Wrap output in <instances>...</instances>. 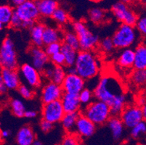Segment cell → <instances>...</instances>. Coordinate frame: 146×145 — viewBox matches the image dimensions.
I'll return each instance as SVG.
<instances>
[{
	"label": "cell",
	"mask_w": 146,
	"mask_h": 145,
	"mask_svg": "<svg viewBox=\"0 0 146 145\" xmlns=\"http://www.w3.org/2000/svg\"><path fill=\"white\" fill-rule=\"evenodd\" d=\"M93 94L95 99L103 101L111 106L116 99L124 95V93L119 80L107 74L100 78Z\"/></svg>",
	"instance_id": "cell-1"
},
{
	"label": "cell",
	"mask_w": 146,
	"mask_h": 145,
	"mask_svg": "<svg viewBox=\"0 0 146 145\" xmlns=\"http://www.w3.org/2000/svg\"><path fill=\"white\" fill-rule=\"evenodd\" d=\"M74 66L78 75L85 81L96 77L100 70V62L92 51H79Z\"/></svg>",
	"instance_id": "cell-2"
},
{
	"label": "cell",
	"mask_w": 146,
	"mask_h": 145,
	"mask_svg": "<svg viewBox=\"0 0 146 145\" xmlns=\"http://www.w3.org/2000/svg\"><path fill=\"white\" fill-rule=\"evenodd\" d=\"M82 114L93 122L96 126L108 123L112 117L110 106L103 101L96 99L85 107Z\"/></svg>",
	"instance_id": "cell-3"
},
{
	"label": "cell",
	"mask_w": 146,
	"mask_h": 145,
	"mask_svg": "<svg viewBox=\"0 0 146 145\" xmlns=\"http://www.w3.org/2000/svg\"><path fill=\"white\" fill-rule=\"evenodd\" d=\"M137 32L135 26L121 24L112 36L115 48L124 50L131 47L137 40Z\"/></svg>",
	"instance_id": "cell-4"
},
{
	"label": "cell",
	"mask_w": 146,
	"mask_h": 145,
	"mask_svg": "<svg viewBox=\"0 0 146 145\" xmlns=\"http://www.w3.org/2000/svg\"><path fill=\"white\" fill-rule=\"evenodd\" d=\"M73 30L78 36L81 50L92 51L99 44V37L89 29L83 21H76L73 23Z\"/></svg>",
	"instance_id": "cell-5"
},
{
	"label": "cell",
	"mask_w": 146,
	"mask_h": 145,
	"mask_svg": "<svg viewBox=\"0 0 146 145\" xmlns=\"http://www.w3.org/2000/svg\"><path fill=\"white\" fill-rule=\"evenodd\" d=\"M15 13L23 22V28H31L39 18V12L36 2L34 0H27L24 3L17 7Z\"/></svg>",
	"instance_id": "cell-6"
},
{
	"label": "cell",
	"mask_w": 146,
	"mask_h": 145,
	"mask_svg": "<svg viewBox=\"0 0 146 145\" xmlns=\"http://www.w3.org/2000/svg\"><path fill=\"white\" fill-rule=\"evenodd\" d=\"M0 62L2 68L17 70L18 56L13 40L9 37L3 39L0 48Z\"/></svg>",
	"instance_id": "cell-7"
},
{
	"label": "cell",
	"mask_w": 146,
	"mask_h": 145,
	"mask_svg": "<svg viewBox=\"0 0 146 145\" xmlns=\"http://www.w3.org/2000/svg\"><path fill=\"white\" fill-rule=\"evenodd\" d=\"M111 11L115 18L122 24L132 26H136L139 18L127 4L124 3L121 1L116 2L111 7Z\"/></svg>",
	"instance_id": "cell-8"
},
{
	"label": "cell",
	"mask_w": 146,
	"mask_h": 145,
	"mask_svg": "<svg viewBox=\"0 0 146 145\" xmlns=\"http://www.w3.org/2000/svg\"><path fill=\"white\" fill-rule=\"evenodd\" d=\"M66 112L60 100L44 104L42 106V119L46 120L53 124L61 122Z\"/></svg>",
	"instance_id": "cell-9"
},
{
	"label": "cell",
	"mask_w": 146,
	"mask_h": 145,
	"mask_svg": "<svg viewBox=\"0 0 146 145\" xmlns=\"http://www.w3.org/2000/svg\"><path fill=\"white\" fill-rule=\"evenodd\" d=\"M119 117L124 126L130 129L144 121L143 109L137 105L126 106Z\"/></svg>",
	"instance_id": "cell-10"
},
{
	"label": "cell",
	"mask_w": 146,
	"mask_h": 145,
	"mask_svg": "<svg viewBox=\"0 0 146 145\" xmlns=\"http://www.w3.org/2000/svg\"><path fill=\"white\" fill-rule=\"evenodd\" d=\"M19 73L29 86L34 89L40 87L42 84V73L31 64H23L20 67Z\"/></svg>",
	"instance_id": "cell-11"
},
{
	"label": "cell",
	"mask_w": 146,
	"mask_h": 145,
	"mask_svg": "<svg viewBox=\"0 0 146 145\" xmlns=\"http://www.w3.org/2000/svg\"><path fill=\"white\" fill-rule=\"evenodd\" d=\"M64 91L61 85L48 81L44 85L41 92V100L43 105L60 100Z\"/></svg>",
	"instance_id": "cell-12"
},
{
	"label": "cell",
	"mask_w": 146,
	"mask_h": 145,
	"mask_svg": "<svg viewBox=\"0 0 146 145\" xmlns=\"http://www.w3.org/2000/svg\"><path fill=\"white\" fill-rule=\"evenodd\" d=\"M29 54L31 60V65L41 73L50 63V57L47 54L45 50L42 47L33 46L29 49Z\"/></svg>",
	"instance_id": "cell-13"
},
{
	"label": "cell",
	"mask_w": 146,
	"mask_h": 145,
	"mask_svg": "<svg viewBox=\"0 0 146 145\" xmlns=\"http://www.w3.org/2000/svg\"><path fill=\"white\" fill-rule=\"evenodd\" d=\"M85 80L78 74H67L62 83V88L65 93L79 94L84 89Z\"/></svg>",
	"instance_id": "cell-14"
},
{
	"label": "cell",
	"mask_w": 146,
	"mask_h": 145,
	"mask_svg": "<svg viewBox=\"0 0 146 145\" xmlns=\"http://www.w3.org/2000/svg\"><path fill=\"white\" fill-rule=\"evenodd\" d=\"M21 77L17 70L2 68L0 81L3 82L8 90L18 89L21 85Z\"/></svg>",
	"instance_id": "cell-15"
},
{
	"label": "cell",
	"mask_w": 146,
	"mask_h": 145,
	"mask_svg": "<svg viewBox=\"0 0 146 145\" xmlns=\"http://www.w3.org/2000/svg\"><path fill=\"white\" fill-rule=\"evenodd\" d=\"M96 130V125L85 115L81 113L76 122L75 134L79 136L90 137L93 135Z\"/></svg>",
	"instance_id": "cell-16"
},
{
	"label": "cell",
	"mask_w": 146,
	"mask_h": 145,
	"mask_svg": "<svg viewBox=\"0 0 146 145\" xmlns=\"http://www.w3.org/2000/svg\"><path fill=\"white\" fill-rule=\"evenodd\" d=\"M60 101L66 113H79L82 103L79 99V94L64 92Z\"/></svg>",
	"instance_id": "cell-17"
},
{
	"label": "cell",
	"mask_w": 146,
	"mask_h": 145,
	"mask_svg": "<svg viewBox=\"0 0 146 145\" xmlns=\"http://www.w3.org/2000/svg\"><path fill=\"white\" fill-rule=\"evenodd\" d=\"M15 140L18 145H33L36 140L35 133L31 126H23L17 133Z\"/></svg>",
	"instance_id": "cell-18"
},
{
	"label": "cell",
	"mask_w": 146,
	"mask_h": 145,
	"mask_svg": "<svg viewBox=\"0 0 146 145\" xmlns=\"http://www.w3.org/2000/svg\"><path fill=\"white\" fill-rule=\"evenodd\" d=\"M36 2L39 14L44 18L52 17L53 13L59 7L56 0H36Z\"/></svg>",
	"instance_id": "cell-19"
},
{
	"label": "cell",
	"mask_w": 146,
	"mask_h": 145,
	"mask_svg": "<svg viewBox=\"0 0 146 145\" xmlns=\"http://www.w3.org/2000/svg\"><path fill=\"white\" fill-rule=\"evenodd\" d=\"M46 26L43 23H37L30 28L31 40L33 46L42 47L44 45L43 36Z\"/></svg>",
	"instance_id": "cell-20"
},
{
	"label": "cell",
	"mask_w": 146,
	"mask_h": 145,
	"mask_svg": "<svg viewBox=\"0 0 146 145\" xmlns=\"http://www.w3.org/2000/svg\"><path fill=\"white\" fill-rule=\"evenodd\" d=\"M135 70H146V44H139L135 49Z\"/></svg>",
	"instance_id": "cell-21"
},
{
	"label": "cell",
	"mask_w": 146,
	"mask_h": 145,
	"mask_svg": "<svg viewBox=\"0 0 146 145\" xmlns=\"http://www.w3.org/2000/svg\"><path fill=\"white\" fill-rule=\"evenodd\" d=\"M118 64L123 68H132L135 64V50L132 48L124 49L118 58Z\"/></svg>",
	"instance_id": "cell-22"
},
{
	"label": "cell",
	"mask_w": 146,
	"mask_h": 145,
	"mask_svg": "<svg viewBox=\"0 0 146 145\" xmlns=\"http://www.w3.org/2000/svg\"><path fill=\"white\" fill-rule=\"evenodd\" d=\"M63 39V34L58 29L52 27H46L43 36L44 45L47 46L53 43L62 42Z\"/></svg>",
	"instance_id": "cell-23"
},
{
	"label": "cell",
	"mask_w": 146,
	"mask_h": 145,
	"mask_svg": "<svg viewBox=\"0 0 146 145\" xmlns=\"http://www.w3.org/2000/svg\"><path fill=\"white\" fill-rule=\"evenodd\" d=\"M108 126L111 131L113 137L119 139L123 135L124 125L119 116H112L108 122Z\"/></svg>",
	"instance_id": "cell-24"
},
{
	"label": "cell",
	"mask_w": 146,
	"mask_h": 145,
	"mask_svg": "<svg viewBox=\"0 0 146 145\" xmlns=\"http://www.w3.org/2000/svg\"><path fill=\"white\" fill-rule=\"evenodd\" d=\"M81 113H66L61 121V123L65 131L68 134H74L76 122Z\"/></svg>",
	"instance_id": "cell-25"
},
{
	"label": "cell",
	"mask_w": 146,
	"mask_h": 145,
	"mask_svg": "<svg viewBox=\"0 0 146 145\" xmlns=\"http://www.w3.org/2000/svg\"><path fill=\"white\" fill-rule=\"evenodd\" d=\"M15 10L12 6L8 5H2L0 7V28L10 26L12 18L14 15Z\"/></svg>",
	"instance_id": "cell-26"
},
{
	"label": "cell",
	"mask_w": 146,
	"mask_h": 145,
	"mask_svg": "<svg viewBox=\"0 0 146 145\" xmlns=\"http://www.w3.org/2000/svg\"><path fill=\"white\" fill-rule=\"evenodd\" d=\"M61 52L63 53L66 60V67H71V66H75V63L76 62L79 51L76 50L74 48L71 47L68 45L63 43L62 49H61Z\"/></svg>",
	"instance_id": "cell-27"
},
{
	"label": "cell",
	"mask_w": 146,
	"mask_h": 145,
	"mask_svg": "<svg viewBox=\"0 0 146 145\" xmlns=\"http://www.w3.org/2000/svg\"><path fill=\"white\" fill-rule=\"evenodd\" d=\"M63 43L68 45L77 51L81 50L79 37L74 30L73 31L68 30V31H66V33H63Z\"/></svg>",
	"instance_id": "cell-28"
},
{
	"label": "cell",
	"mask_w": 146,
	"mask_h": 145,
	"mask_svg": "<svg viewBox=\"0 0 146 145\" xmlns=\"http://www.w3.org/2000/svg\"><path fill=\"white\" fill-rule=\"evenodd\" d=\"M10 107L12 113L14 115L18 118H22L25 116L26 113V107L23 101L19 99H13L10 101Z\"/></svg>",
	"instance_id": "cell-29"
},
{
	"label": "cell",
	"mask_w": 146,
	"mask_h": 145,
	"mask_svg": "<svg viewBox=\"0 0 146 145\" xmlns=\"http://www.w3.org/2000/svg\"><path fill=\"white\" fill-rule=\"evenodd\" d=\"M132 82L139 87L146 86V70H135L131 75Z\"/></svg>",
	"instance_id": "cell-30"
},
{
	"label": "cell",
	"mask_w": 146,
	"mask_h": 145,
	"mask_svg": "<svg viewBox=\"0 0 146 145\" xmlns=\"http://www.w3.org/2000/svg\"><path fill=\"white\" fill-rule=\"evenodd\" d=\"M66 75H67L66 70L65 68H63V66H54L52 76L50 81L57 83L58 85H62Z\"/></svg>",
	"instance_id": "cell-31"
},
{
	"label": "cell",
	"mask_w": 146,
	"mask_h": 145,
	"mask_svg": "<svg viewBox=\"0 0 146 145\" xmlns=\"http://www.w3.org/2000/svg\"><path fill=\"white\" fill-rule=\"evenodd\" d=\"M89 16L92 22L95 24H100L103 23L106 17L104 10L99 7L92 8V10H90Z\"/></svg>",
	"instance_id": "cell-32"
},
{
	"label": "cell",
	"mask_w": 146,
	"mask_h": 145,
	"mask_svg": "<svg viewBox=\"0 0 146 145\" xmlns=\"http://www.w3.org/2000/svg\"><path fill=\"white\" fill-rule=\"evenodd\" d=\"M52 18L58 24L63 26L67 23L69 20V16L67 12L63 8L58 7L55 13H53Z\"/></svg>",
	"instance_id": "cell-33"
},
{
	"label": "cell",
	"mask_w": 146,
	"mask_h": 145,
	"mask_svg": "<svg viewBox=\"0 0 146 145\" xmlns=\"http://www.w3.org/2000/svg\"><path fill=\"white\" fill-rule=\"evenodd\" d=\"M130 134L134 139H139L143 136L146 135V122L143 121L131 128Z\"/></svg>",
	"instance_id": "cell-34"
},
{
	"label": "cell",
	"mask_w": 146,
	"mask_h": 145,
	"mask_svg": "<svg viewBox=\"0 0 146 145\" xmlns=\"http://www.w3.org/2000/svg\"><path fill=\"white\" fill-rule=\"evenodd\" d=\"M58 145H82L80 138L76 134H68Z\"/></svg>",
	"instance_id": "cell-35"
},
{
	"label": "cell",
	"mask_w": 146,
	"mask_h": 145,
	"mask_svg": "<svg viewBox=\"0 0 146 145\" xmlns=\"http://www.w3.org/2000/svg\"><path fill=\"white\" fill-rule=\"evenodd\" d=\"M79 97L81 103H82V105H83L86 106L91 103L92 102L93 97H95L93 92L89 89H85V88L79 93Z\"/></svg>",
	"instance_id": "cell-36"
},
{
	"label": "cell",
	"mask_w": 146,
	"mask_h": 145,
	"mask_svg": "<svg viewBox=\"0 0 146 145\" xmlns=\"http://www.w3.org/2000/svg\"><path fill=\"white\" fill-rule=\"evenodd\" d=\"M99 45L102 51L106 54H109V53L112 52L113 49L115 48L112 38H108V37L103 38Z\"/></svg>",
	"instance_id": "cell-37"
},
{
	"label": "cell",
	"mask_w": 146,
	"mask_h": 145,
	"mask_svg": "<svg viewBox=\"0 0 146 145\" xmlns=\"http://www.w3.org/2000/svg\"><path fill=\"white\" fill-rule=\"evenodd\" d=\"M18 90L20 95L24 99H30L34 97V91L30 86H26L25 84H21Z\"/></svg>",
	"instance_id": "cell-38"
},
{
	"label": "cell",
	"mask_w": 146,
	"mask_h": 145,
	"mask_svg": "<svg viewBox=\"0 0 146 145\" xmlns=\"http://www.w3.org/2000/svg\"><path fill=\"white\" fill-rule=\"evenodd\" d=\"M63 43L62 42H57V43H53L51 44H49L45 47V51L47 52L50 57L57 54L58 52H60L61 49H62Z\"/></svg>",
	"instance_id": "cell-39"
},
{
	"label": "cell",
	"mask_w": 146,
	"mask_h": 145,
	"mask_svg": "<svg viewBox=\"0 0 146 145\" xmlns=\"http://www.w3.org/2000/svg\"><path fill=\"white\" fill-rule=\"evenodd\" d=\"M135 28L142 36L146 38V15L141 16L138 18Z\"/></svg>",
	"instance_id": "cell-40"
},
{
	"label": "cell",
	"mask_w": 146,
	"mask_h": 145,
	"mask_svg": "<svg viewBox=\"0 0 146 145\" xmlns=\"http://www.w3.org/2000/svg\"><path fill=\"white\" fill-rule=\"evenodd\" d=\"M50 62L54 66H66V60L65 57L62 52H58L57 54L50 57Z\"/></svg>",
	"instance_id": "cell-41"
},
{
	"label": "cell",
	"mask_w": 146,
	"mask_h": 145,
	"mask_svg": "<svg viewBox=\"0 0 146 145\" xmlns=\"http://www.w3.org/2000/svg\"><path fill=\"white\" fill-rule=\"evenodd\" d=\"M10 26L13 28L16 29V30L23 28V22L21 18L15 13H14V15H13V18H12Z\"/></svg>",
	"instance_id": "cell-42"
},
{
	"label": "cell",
	"mask_w": 146,
	"mask_h": 145,
	"mask_svg": "<svg viewBox=\"0 0 146 145\" xmlns=\"http://www.w3.org/2000/svg\"><path fill=\"white\" fill-rule=\"evenodd\" d=\"M40 128L44 133H48L53 128V123L42 119L40 122Z\"/></svg>",
	"instance_id": "cell-43"
},
{
	"label": "cell",
	"mask_w": 146,
	"mask_h": 145,
	"mask_svg": "<svg viewBox=\"0 0 146 145\" xmlns=\"http://www.w3.org/2000/svg\"><path fill=\"white\" fill-rule=\"evenodd\" d=\"M54 66H54L53 64L50 63L42 73V75H43L45 78H47V80H49L50 81L52 78V76L53 70H54Z\"/></svg>",
	"instance_id": "cell-44"
},
{
	"label": "cell",
	"mask_w": 146,
	"mask_h": 145,
	"mask_svg": "<svg viewBox=\"0 0 146 145\" xmlns=\"http://www.w3.org/2000/svg\"><path fill=\"white\" fill-rule=\"evenodd\" d=\"M37 115V113L34 110H26V113H25V117L28 118H35L36 116Z\"/></svg>",
	"instance_id": "cell-45"
},
{
	"label": "cell",
	"mask_w": 146,
	"mask_h": 145,
	"mask_svg": "<svg viewBox=\"0 0 146 145\" xmlns=\"http://www.w3.org/2000/svg\"><path fill=\"white\" fill-rule=\"evenodd\" d=\"M146 104V99L144 97H140L137 101V105L143 107Z\"/></svg>",
	"instance_id": "cell-46"
},
{
	"label": "cell",
	"mask_w": 146,
	"mask_h": 145,
	"mask_svg": "<svg viewBox=\"0 0 146 145\" xmlns=\"http://www.w3.org/2000/svg\"><path fill=\"white\" fill-rule=\"evenodd\" d=\"M67 74H77L75 66H71V67H66V68Z\"/></svg>",
	"instance_id": "cell-47"
},
{
	"label": "cell",
	"mask_w": 146,
	"mask_h": 145,
	"mask_svg": "<svg viewBox=\"0 0 146 145\" xmlns=\"http://www.w3.org/2000/svg\"><path fill=\"white\" fill-rule=\"evenodd\" d=\"M7 88L5 86V85L4 84L3 82L0 81V91H1V94H5L7 91Z\"/></svg>",
	"instance_id": "cell-48"
},
{
	"label": "cell",
	"mask_w": 146,
	"mask_h": 145,
	"mask_svg": "<svg viewBox=\"0 0 146 145\" xmlns=\"http://www.w3.org/2000/svg\"><path fill=\"white\" fill-rule=\"evenodd\" d=\"M26 1H27V0H12V2H13V5H15V6L17 7L19 6V5H22L23 3H24Z\"/></svg>",
	"instance_id": "cell-49"
},
{
	"label": "cell",
	"mask_w": 146,
	"mask_h": 145,
	"mask_svg": "<svg viewBox=\"0 0 146 145\" xmlns=\"http://www.w3.org/2000/svg\"><path fill=\"white\" fill-rule=\"evenodd\" d=\"M1 134H2V137L4 138V139H7V138L9 137V136L10 135V132L8 130H2V132H1Z\"/></svg>",
	"instance_id": "cell-50"
},
{
	"label": "cell",
	"mask_w": 146,
	"mask_h": 145,
	"mask_svg": "<svg viewBox=\"0 0 146 145\" xmlns=\"http://www.w3.org/2000/svg\"><path fill=\"white\" fill-rule=\"evenodd\" d=\"M143 109V118H144V121L146 122V104L142 107Z\"/></svg>",
	"instance_id": "cell-51"
},
{
	"label": "cell",
	"mask_w": 146,
	"mask_h": 145,
	"mask_svg": "<svg viewBox=\"0 0 146 145\" xmlns=\"http://www.w3.org/2000/svg\"><path fill=\"white\" fill-rule=\"evenodd\" d=\"M122 2H124L125 4H129L130 2H135V1H137V0H121Z\"/></svg>",
	"instance_id": "cell-52"
},
{
	"label": "cell",
	"mask_w": 146,
	"mask_h": 145,
	"mask_svg": "<svg viewBox=\"0 0 146 145\" xmlns=\"http://www.w3.org/2000/svg\"><path fill=\"white\" fill-rule=\"evenodd\" d=\"M33 145H43V144H42V142H40V141L35 140V142H34Z\"/></svg>",
	"instance_id": "cell-53"
},
{
	"label": "cell",
	"mask_w": 146,
	"mask_h": 145,
	"mask_svg": "<svg viewBox=\"0 0 146 145\" xmlns=\"http://www.w3.org/2000/svg\"><path fill=\"white\" fill-rule=\"evenodd\" d=\"M140 2H142V4H143V5H145V6L146 7V0H140Z\"/></svg>",
	"instance_id": "cell-54"
},
{
	"label": "cell",
	"mask_w": 146,
	"mask_h": 145,
	"mask_svg": "<svg viewBox=\"0 0 146 145\" xmlns=\"http://www.w3.org/2000/svg\"><path fill=\"white\" fill-rule=\"evenodd\" d=\"M90 1H92V2H101V1H103V0H90Z\"/></svg>",
	"instance_id": "cell-55"
},
{
	"label": "cell",
	"mask_w": 146,
	"mask_h": 145,
	"mask_svg": "<svg viewBox=\"0 0 146 145\" xmlns=\"http://www.w3.org/2000/svg\"><path fill=\"white\" fill-rule=\"evenodd\" d=\"M137 145H146V144H138Z\"/></svg>",
	"instance_id": "cell-56"
},
{
	"label": "cell",
	"mask_w": 146,
	"mask_h": 145,
	"mask_svg": "<svg viewBox=\"0 0 146 145\" xmlns=\"http://www.w3.org/2000/svg\"><path fill=\"white\" fill-rule=\"evenodd\" d=\"M145 139H146V135H145Z\"/></svg>",
	"instance_id": "cell-57"
}]
</instances>
